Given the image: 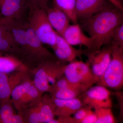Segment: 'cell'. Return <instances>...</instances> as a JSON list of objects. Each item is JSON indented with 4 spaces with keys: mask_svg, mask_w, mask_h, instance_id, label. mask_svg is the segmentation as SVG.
<instances>
[{
    "mask_svg": "<svg viewBox=\"0 0 123 123\" xmlns=\"http://www.w3.org/2000/svg\"><path fill=\"white\" fill-rule=\"evenodd\" d=\"M78 21L93 40L92 50H97L111 43L117 28L123 23V10L111 3L90 17Z\"/></svg>",
    "mask_w": 123,
    "mask_h": 123,
    "instance_id": "6da1fadb",
    "label": "cell"
},
{
    "mask_svg": "<svg viewBox=\"0 0 123 123\" xmlns=\"http://www.w3.org/2000/svg\"><path fill=\"white\" fill-rule=\"evenodd\" d=\"M67 64L56 57L42 62L31 71L33 84L40 92L50 93L56 82L64 75Z\"/></svg>",
    "mask_w": 123,
    "mask_h": 123,
    "instance_id": "7a4b0ae2",
    "label": "cell"
},
{
    "mask_svg": "<svg viewBox=\"0 0 123 123\" xmlns=\"http://www.w3.org/2000/svg\"><path fill=\"white\" fill-rule=\"evenodd\" d=\"M111 45L112 50L111 61L97 84L119 90L123 86V47Z\"/></svg>",
    "mask_w": 123,
    "mask_h": 123,
    "instance_id": "3957f363",
    "label": "cell"
},
{
    "mask_svg": "<svg viewBox=\"0 0 123 123\" xmlns=\"http://www.w3.org/2000/svg\"><path fill=\"white\" fill-rule=\"evenodd\" d=\"M25 24L27 49L23 62L32 70L42 62L56 57L44 47L27 21Z\"/></svg>",
    "mask_w": 123,
    "mask_h": 123,
    "instance_id": "277c9868",
    "label": "cell"
},
{
    "mask_svg": "<svg viewBox=\"0 0 123 123\" xmlns=\"http://www.w3.org/2000/svg\"><path fill=\"white\" fill-rule=\"evenodd\" d=\"M40 40L51 47L55 45L57 33L52 26L44 8L29 10L26 20Z\"/></svg>",
    "mask_w": 123,
    "mask_h": 123,
    "instance_id": "5b68a950",
    "label": "cell"
},
{
    "mask_svg": "<svg viewBox=\"0 0 123 123\" xmlns=\"http://www.w3.org/2000/svg\"><path fill=\"white\" fill-rule=\"evenodd\" d=\"M64 75L72 84L88 88L97 84L98 80L88 62L81 60H76L67 64Z\"/></svg>",
    "mask_w": 123,
    "mask_h": 123,
    "instance_id": "8992f818",
    "label": "cell"
},
{
    "mask_svg": "<svg viewBox=\"0 0 123 123\" xmlns=\"http://www.w3.org/2000/svg\"><path fill=\"white\" fill-rule=\"evenodd\" d=\"M79 98L84 106L91 109L112 107L111 91L103 86H92Z\"/></svg>",
    "mask_w": 123,
    "mask_h": 123,
    "instance_id": "52a82bcc",
    "label": "cell"
},
{
    "mask_svg": "<svg viewBox=\"0 0 123 123\" xmlns=\"http://www.w3.org/2000/svg\"><path fill=\"white\" fill-rule=\"evenodd\" d=\"M112 50V46L110 44L95 50L86 49L84 53L93 73L98 80L110 63Z\"/></svg>",
    "mask_w": 123,
    "mask_h": 123,
    "instance_id": "ba28073f",
    "label": "cell"
},
{
    "mask_svg": "<svg viewBox=\"0 0 123 123\" xmlns=\"http://www.w3.org/2000/svg\"><path fill=\"white\" fill-rule=\"evenodd\" d=\"M89 88L72 84L63 75L56 82L49 93L52 98L72 99L80 98Z\"/></svg>",
    "mask_w": 123,
    "mask_h": 123,
    "instance_id": "9c48e42d",
    "label": "cell"
},
{
    "mask_svg": "<svg viewBox=\"0 0 123 123\" xmlns=\"http://www.w3.org/2000/svg\"><path fill=\"white\" fill-rule=\"evenodd\" d=\"M30 73V70H25L0 73V105L11 98V93L14 88Z\"/></svg>",
    "mask_w": 123,
    "mask_h": 123,
    "instance_id": "30bf717a",
    "label": "cell"
},
{
    "mask_svg": "<svg viewBox=\"0 0 123 123\" xmlns=\"http://www.w3.org/2000/svg\"><path fill=\"white\" fill-rule=\"evenodd\" d=\"M51 48L58 59L67 63L74 61L77 57H81L86 50L73 47L57 33L55 43Z\"/></svg>",
    "mask_w": 123,
    "mask_h": 123,
    "instance_id": "8fae6325",
    "label": "cell"
},
{
    "mask_svg": "<svg viewBox=\"0 0 123 123\" xmlns=\"http://www.w3.org/2000/svg\"><path fill=\"white\" fill-rule=\"evenodd\" d=\"M111 3L107 0H76L75 11L78 22L90 17Z\"/></svg>",
    "mask_w": 123,
    "mask_h": 123,
    "instance_id": "7c38bea8",
    "label": "cell"
},
{
    "mask_svg": "<svg viewBox=\"0 0 123 123\" xmlns=\"http://www.w3.org/2000/svg\"><path fill=\"white\" fill-rule=\"evenodd\" d=\"M62 37L72 46L83 45L92 50L94 43L92 38L86 36L78 23L69 25L64 31Z\"/></svg>",
    "mask_w": 123,
    "mask_h": 123,
    "instance_id": "4fadbf2b",
    "label": "cell"
},
{
    "mask_svg": "<svg viewBox=\"0 0 123 123\" xmlns=\"http://www.w3.org/2000/svg\"><path fill=\"white\" fill-rule=\"evenodd\" d=\"M27 10L23 0H0V13L2 18L24 20Z\"/></svg>",
    "mask_w": 123,
    "mask_h": 123,
    "instance_id": "5bb4252c",
    "label": "cell"
},
{
    "mask_svg": "<svg viewBox=\"0 0 123 123\" xmlns=\"http://www.w3.org/2000/svg\"><path fill=\"white\" fill-rule=\"evenodd\" d=\"M0 53H8L21 60V52L11 31L0 18Z\"/></svg>",
    "mask_w": 123,
    "mask_h": 123,
    "instance_id": "9a60e30c",
    "label": "cell"
},
{
    "mask_svg": "<svg viewBox=\"0 0 123 123\" xmlns=\"http://www.w3.org/2000/svg\"><path fill=\"white\" fill-rule=\"evenodd\" d=\"M44 8L52 26L57 34L62 36L64 31L70 25L68 17L55 5L53 4L51 7L47 5Z\"/></svg>",
    "mask_w": 123,
    "mask_h": 123,
    "instance_id": "2e32d148",
    "label": "cell"
},
{
    "mask_svg": "<svg viewBox=\"0 0 123 123\" xmlns=\"http://www.w3.org/2000/svg\"><path fill=\"white\" fill-rule=\"evenodd\" d=\"M52 98L55 105V115L57 117H70L84 106L80 98L68 99Z\"/></svg>",
    "mask_w": 123,
    "mask_h": 123,
    "instance_id": "e0dca14e",
    "label": "cell"
},
{
    "mask_svg": "<svg viewBox=\"0 0 123 123\" xmlns=\"http://www.w3.org/2000/svg\"><path fill=\"white\" fill-rule=\"evenodd\" d=\"M22 70H31L18 57L8 53H0V73Z\"/></svg>",
    "mask_w": 123,
    "mask_h": 123,
    "instance_id": "ac0fdd59",
    "label": "cell"
},
{
    "mask_svg": "<svg viewBox=\"0 0 123 123\" xmlns=\"http://www.w3.org/2000/svg\"><path fill=\"white\" fill-rule=\"evenodd\" d=\"M40 115L42 123H50L55 118V104L51 95L43 94L41 98Z\"/></svg>",
    "mask_w": 123,
    "mask_h": 123,
    "instance_id": "d6986e66",
    "label": "cell"
},
{
    "mask_svg": "<svg viewBox=\"0 0 123 123\" xmlns=\"http://www.w3.org/2000/svg\"><path fill=\"white\" fill-rule=\"evenodd\" d=\"M31 73L14 88L11 93V98L14 107L18 111L20 102L30 86L33 83Z\"/></svg>",
    "mask_w": 123,
    "mask_h": 123,
    "instance_id": "ffe728a7",
    "label": "cell"
},
{
    "mask_svg": "<svg viewBox=\"0 0 123 123\" xmlns=\"http://www.w3.org/2000/svg\"><path fill=\"white\" fill-rule=\"evenodd\" d=\"M42 93L35 87L33 83L30 86L20 102L18 111H20L23 108L31 104L37 103L41 100Z\"/></svg>",
    "mask_w": 123,
    "mask_h": 123,
    "instance_id": "44dd1931",
    "label": "cell"
},
{
    "mask_svg": "<svg viewBox=\"0 0 123 123\" xmlns=\"http://www.w3.org/2000/svg\"><path fill=\"white\" fill-rule=\"evenodd\" d=\"M41 99L40 102L31 104L22 110L25 123H42L40 111Z\"/></svg>",
    "mask_w": 123,
    "mask_h": 123,
    "instance_id": "7402d4cb",
    "label": "cell"
},
{
    "mask_svg": "<svg viewBox=\"0 0 123 123\" xmlns=\"http://www.w3.org/2000/svg\"><path fill=\"white\" fill-rule=\"evenodd\" d=\"M76 0H52L53 4L63 11L74 24L78 23L75 6Z\"/></svg>",
    "mask_w": 123,
    "mask_h": 123,
    "instance_id": "603a6c76",
    "label": "cell"
},
{
    "mask_svg": "<svg viewBox=\"0 0 123 123\" xmlns=\"http://www.w3.org/2000/svg\"><path fill=\"white\" fill-rule=\"evenodd\" d=\"M11 98L4 101L0 105V123H13L14 113Z\"/></svg>",
    "mask_w": 123,
    "mask_h": 123,
    "instance_id": "cb8c5ba5",
    "label": "cell"
},
{
    "mask_svg": "<svg viewBox=\"0 0 123 123\" xmlns=\"http://www.w3.org/2000/svg\"><path fill=\"white\" fill-rule=\"evenodd\" d=\"M97 117L96 123H116L111 108L100 107L94 109Z\"/></svg>",
    "mask_w": 123,
    "mask_h": 123,
    "instance_id": "d4e9b609",
    "label": "cell"
},
{
    "mask_svg": "<svg viewBox=\"0 0 123 123\" xmlns=\"http://www.w3.org/2000/svg\"><path fill=\"white\" fill-rule=\"evenodd\" d=\"M92 109L85 106L81 108L73 115V116L71 117L72 123H81Z\"/></svg>",
    "mask_w": 123,
    "mask_h": 123,
    "instance_id": "484cf974",
    "label": "cell"
},
{
    "mask_svg": "<svg viewBox=\"0 0 123 123\" xmlns=\"http://www.w3.org/2000/svg\"><path fill=\"white\" fill-rule=\"evenodd\" d=\"M110 44L123 47V23L117 28Z\"/></svg>",
    "mask_w": 123,
    "mask_h": 123,
    "instance_id": "4316f807",
    "label": "cell"
},
{
    "mask_svg": "<svg viewBox=\"0 0 123 123\" xmlns=\"http://www.w3.org/2000/svg\"><path fill=\"white\" fill-rule=\"evenodd\" d=\"M28 10L36 8H45L49 0H23Z\"/></svg>",
    "mask_w": 123,
    "mask_h": 123,
    "instance_id": "83f0119b",
    "label": "cell"
},
{
    "mask_svg": "<svg viewBox=\"0 0 123 123\" xmlns=\"http://www.w3.org/2000/svg\"><path fill=\"white\" fill-rule=\"evenodd\" d=\"M97 117L92 109L86 117L82 121L81 123H96Z\"/></svg>",
    "mask_w": 123,
    "mask_h": 123,
    "instance_id": "f1b7e54d",
    "label": "cell"
},
{
    "mask_svg": "<svg viewBox=\"0 0 123 123\" xmlns=\"http://www.w3.org/2000/svg\"><path fill=\"white\" fill-rule=\"evenodd\" d=\"M115 6L123 10L122 2L120 0H107Z\"/></svg>",
    "mask_w": 123,
    "mask_h": 123,
    "instance_id": "f546056e",
    "label": "cell"
},
{
    "mask_svg": "<svg viewBox=\"0 0 123 123\" xmlns=\"http://www.w3.org/2000/svg\"><path fill=\"white\" fill-rule=\"evenodd\" d=\"M121 0V1H122L123 0Z\"/></svg>",
    "mask_w": 123,
    "mask_h": 123,
    "instance_id": "4dcf8cb0",
    "label": "cell"
}]
</instances>
